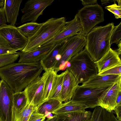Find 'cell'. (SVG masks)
<instances>
[{"mask_svg": "<svg viewBox=\"0 0 121 121\" xmlns=\"http://www.w3.org/2000/svg\"><path fill=\"white\" fill-rule=\"evenodd\" d=\"M43 70L40 61L14 62L0 68V78L15 93L22 91Z\"/></svg>", "mask_w": 121, "mask_h": 121, "instance_id": "6da1fadb", "label": "cell"}, {"mask_svg": "<svg viewBox=\"0 0 121 121\" xmlns=\"http://www.w3.org/2000/svg\"><path fill=\"white\" fill-rule=\"evenodd\" d=\"M114 23L93 28L86 36L85 48L95 62L101 58L110 48L111 36Z\"/></svg>", "mask_w": 121, "mask_h": 121, "instance_id": "7a4b0ae2", "label": "cell"}, {"mask_svg": "<svg viewBox=\"0 0 121 121\" xmlns=\"http://www.w3.org/2000/svg\"><path fill=\"white\" fill-rule=\"evenodd\" d=\"M66 23L64 17H52L42 23L35 34L28 39L26 45L21 52H29L42 47L63 30Z\"/></svg>", "mask_w": 121, "mask_h": 121, "instance_id": "3957f363", "label": "cell"}, {"mask_svg": "<svg viewBox=\"0 0 121 121\" xmlns=\"http://www.w3.org/2000/svg\"><path fill=\"white\" fill-rule=\"evenodd\" d=\"M69 62V65L66 69L73 75L78 84L85 82L98 73L95 62L85 48Z\"/></svg>", "mask_w": 121, "mask_h": 121, "instance_id": "277c9868", "label": "cell"}, {"mask_svg": "<svg viewBox=\"0 0 121 121\" xmlns=\"http://www.w3.org/2000/svg\"><path fill=\"white\" fill-rule=\"evenodd\" d=\"M86 43V36L82 34L74 36L66 41L60 53V58L53 68L54 70L57 73L65 70L70 60L83 50Z\"/></svg>", "mask_w": 121, "mask_h": 121, "instance_id": "5b68a950", "label": "cell"}, {"mask_svg": "<svg viewBox=\"0 0 121 121\" xmlns=\"http://www.w3.org/2000/svg\"><path fill=\"white\" fill-rule=\"evenodd\" d=\"M104 12L102 7L98 4L84 6L77 14L83 29L82 34L86 36L97 25L104 21Z\"/></svg>", "mask_w": 121, "mask_h": 121, "instance_id": "8992f818", "label": "cell"}, {"mask_svg": "<svg viewBox=\"0 0 121 121\" xmlns=\"http://www.w3.org/2000/svg\"><path fill=\"white\" fill-rule=\"evenodd\" d=\"M54 0H29L21 9L24 14L21 17L22 23L31 21L35 22L39 17L42 15L44 10L52 4Z\"/></svg>", "mask_w": 121, "mask_h": 121, "instance_id": "52a82bcc", "label": "cell"}, {"mask_svg": "<svg viewBox=\"0 0 121 121\" xmlns=\"http://www.w3.org/2000/svg\"><path fill=\"white\" fill-rule=\"evenodd\" d=\"M83 32L82 26L76 14L73 19L67 22L63 30L42 46L51 44L56 45L61 44L74 36L82 34Z\"/></svg>", "mask_w": 121, "mask_h": 121, "instance_id": "ba28073f", "label": "cell"}, {"mask_svg": "<svg viewBox=\"0 0 121 121\" xmlns=\"http://www.w3.org/2000/svg\"><path fill=\"white\" fill-rule=\"evenodd\" d=\"M0 82V119L11 121L14 92L4 81Z\"/></svg>", "mask_w": 121, "mask_h": 121, "instance_id": "9c48e42d", "label": "cell"}, {"mask_svg": "<svg viewBox=\"0 0 121 121\" xmlns=\"http://www.w3.org/2000/svg\"><path fill=\"white\" fill-rule=\"evenodd\" d=\"M0 35L9 43L11 47L16 51H22L28 40L15 26L7 25L0 28Z\"/></svg>", "mask_w": 121, "mask_h": 121, "instance_id": "30bf717a", "label": "cell"}, {"mask_svg": "<svg viewBox=\"0 0 121 121\" xmlns=\"http://www.w3.org/2000/svg\"><path fill=\"white\" fill-rule=\"evenodd\" d=\"M108 87L92 89L78 85L71 100L85 104L88 108H94L100 96Z\"/></svg>", "mask_w": 121, "mask_h": 121, "instance_id": "8fae6325", "label": "cell"}, {"mask_svg": "<svg viewBox=\"0 0 121 121\" xmlns=\"http://www.w3.org/2000/svg\"><path fill=\"white\" fill-rule=\"evenodd\" d=\"M121 78L103 92L98 99L96 106H99L110 112L114 110L117 106V97L121 91Z\"/></svg>", "mask_w": 121, "mask_h": 121, "instance_id": "7c38bea8", "label": "cell"}, {"mask_svg": "<svg viewBox=\"0 0 121 121\" xmlns=\"http://www.w3.org/2000/svg\"><path fill=\"white\" fill-rule=\"evenodd\" d=\"M24 91L28 104L37 107L45 101L44 81L41 76L35 79Z\"/></svg>", "mask_w": 121, "mask_h": 121, "instance_id": "4fadbf2b", "label": "cell"}, {"mask_svg": "<svg viewBox=\"0 0 121 121\" xmlns=\"http://www.w3.org/2000/svg\"><path fill=\"white\" fill-rule=\"evenodd\" d=\"M64 72L62 87L59 101L61 102L70 101L78 84L73 75L67 69Z\"/></svg>", "mask_w": 121, "mask_h": 121, "instance_id": "5bb4252c", "label": "cell"}, {"mask_svg": "<svg viewBox=\"0 0 121 121\" xmlns=\"http://www.w3.org/2000/svg\"><path fill=\"white\" fill-rule=\"evenodd\" d=\"M121 78V75H114L102 76L97 74L82 83L80 86L82 87L92 89L108 87Z\"/></svg>", "mask_w": 121, "mask_h": 121, "instance_id": "9a60e30c", "label": "cell"}, {"mask_svg": "<svg viewBox=\"0 0 121 121\" xmlns=\"http://www.w3.org/2000/svg\"><path fill=\"white\" fill-rule=\"evenodd\" d=\"M55 45L49 44L26 52H17L20 56L18 62L29 63L40 61L48 54Z\"/></svg>", "mask_w": 121, "mask_h": 121, "instance_id": "2e32d148", "label": "cell"}, {"mask_svg": "<svg viewBox=\"0 0 121 121\" xmlns=\"http://www.w3.org/2000/svg\"><path fill=\"white\" fill-rule=\"evenodd\" d=\"M95 63L98 73L121 65L119 56L116 51L111 48L101 58Z\"/></svg>", "mask_w": 121, "mask_h": 121, "instance_id": "e0dca14e", "label": "cell"}, {"mask_svg": "<svg viewBox=\"0 0 121 121\" xmlns=\"http://www.w3.org/2000/svg\"><path fill=\"white\" fill-rule=\"evenodd\" d=\"M22 0H5L4 12L7 22L15 26Z\"/></svg>", "mask_w": 121, "mask_h": 121, "instance_id": "ac0fdd59", "label": "cell"}, {"mask_svg": "<svg viewBox=\"0 0 121 121\" xmlns=\"http://www.w3.org/2000/svg\"><path fill=\"white\" fill-rule=\"evenodd\" d=\"M91 113V111L85 110L58 114L56 121H89Z\"/></svg>", "mask_w": 121, "mask_h": 121, "instance_id": "d6986e66", "label": "cell"}, {"mask_svg": "<svg viewBox=\"0 0 121 121\" xmlns=\"http://www.w3.org/2000/svg\"><path fill=\"white\" fill-rule=\"evenodd\" d=\"M88 107L85 104L72 100L62 103L60 107L52 113L57 115L69 112L83 111Z\"/></svg>", "mask_w": 121, "mask_h": 121, "instance_id": "ffe728a7", "label": "cell"}, {"mask_svg": "<svg viewBox=\"0 0 121 121\" xmlns=\"http://www.w3.org/2000/svg\"><path fill=\"white\" fill-rule=\"evenodd\" d=\"M64 43L55 45L45 57L40 61L44 71L53 68L56 61V56L60 54Z\"/></svg>", "mask_w": 121, "mask_h": 121, "instance_id": "44dd1931", "label": "cell"}, {"mask_svg": "<svg viewBox=\"0 0 121 121\" xmlns=\"http://www.w3.org/2000/svg\"><path fill=\"white\" fill-rule=\"evenodd\" d=\"M89 121H119L112 111L110 112L99 106L95 108Z\"/></svg>", "mask_w": 121, "mask_h": 121, "instance_id": "7402d4cb", "label": "cell"}, {"mask_svg": "<svg viewBox=\"0 0 121 121\" xmlns=\"http://www.w3.org/2000/svg\"><path fill=\"white\" fill-rule=\"evenodd\" d=\"M57 73L52 68L45 71L41 76L44 81L45 101L48 99Z\"/></svg>", "mask_w": 121, "mask_h": 121, "instance_id": "603a6c76", "label": "cell"}, {"mask_svg": "<svg viewBox=\"0 0 121 121\" xmlns=\"http://www.w3.org/2000/svg\"><path fill=\"white\" fill-rule=\"evenodd\" d=\"M36 108L31 104H27L24 108L19 111L12 108L11 121H28L31 115Z\"/></svg>", "mask_w": 121, "mask_h": 121, "instance_id": "cb8c5ba5", "label": "cell"}, {"mask_svg": "<svg viewBox=\"0 0 121 121\" xmlns=\"http://www.w3.org/2000/svg\"><path fill=\"white\" fill-rule=\"evenodd\" d=\"M62 103L57 100L49 99L37 107L36 110L39 113L44 115L48 112L52 113L60 107Z\"/></svg>", "mask_w": 121, "mask_h": 121, "instance_id": "d4e9b609", "label": "cell"}, {"mask_svg": "<svg viewBox=\"0 0 121 121\" xmlns=\"http://www.w3.org/2000/svg\"><path fill=\"white\" fill-rule=\"evenodd\" d=\"M42 23L31 22L24 24L17 28L21 34L29 39L35 34Z\"/></svg>", "mask_w": 121, "mask_h": 121, "instance_id": "484cf974", "label": "cell"}, {"mask_svg": "<svg viewBox=\"0 0 121 121\" xmlns=\"http://www.w3.org/2000/svg\"><path fill=\"white\" fill-rule=\"evenodd\" d=\"M27 104V98L24 91L14 93L12 108L19 111L24 108Z\"/></svg>", "mask_w": 121, "mask_h": 121, "instance_id": "4316f807", "label": "cell"}, {"mask_svg": "<svg viewBox=\"0 0 121 121\" xmlns=\"http://www.w3.org/2000/svg\"><path fill=\"white\" fill-rule=\"evenodd\" d=\"M64 74V72L59 74H57L56 75L48 99H54L59 101Z\"/></svg>", "mask_w": 121, "mask_h": 121, "instance_id": "83f0119b", "label": "cell"}, {"mask_svg": "<svg viewBox=\"0 0 121 121\" xmlns=\"http://www.w3.org/2000/svg\"><path fill=\"white\" fill-rule=\"evenodd\" d=\"M17 52L11 47L9 43L0 35V56Z\"/></svg>", "mask_w": 121, "mask_h": 121, "instance_id": "f1b7e54d", "label": "cell"}, {"mask_svg": "<svg viewBox=\"0 0 121 121\" xmlns=\"http://www.w3.org/2000/svg\"><path fill=\"white\" fill-rule=\"evenodd\" d=\"M19 56L17 53L0 56V68L14 63Z\"/></svg>", "mask_w": 121, "mask_h": 121, "instance_id": "f546056e", "label": "cell"}, {"mask_svg": "<svg viewBox=\"0 0 121 121\" xmlns=\"http://www.w3.org/2000/svg\"><path fill=\"white\" fill-rule=\"evenodd\" d=\"M113 4L107 6L105 8L112 13L114 15L115 17L117 19L121 18V1L117 0L118 3L117 5L114 2Z\"/></svg>", "mask_w": 121, "mask_h": 121, "instance_id": "4dcf8cb0", "label": "cell"}, {"mask_svg": "<svg viewBox=\"0 0 121 121\" xmlns=\"http://www.w3.org/2000/svg\"><path fill=\"white\" fill-rule=\"evenodd\" d=\"M121 38V22L115 26L111 36L110 45L115 43L118 44Z\"/></svg>", "mask_w": 121, "mask_h": 121, "instance_id": "1f68e13d", "label": "cell"}, {"mask_svg": "<svg viewBox=\"0 0 121 121\" xmlns=\"http://www.w3.org/2000/svg\"><path fill=\"white\" fill-rule=\"evenodd\" d=\"M98 74L102 76L114 75H121V65L98 73Z\"/></svg>", "mask_w": 121, "mask_h": 121, "instance_id": "d6a6232c", "label": "cell"}, {"mask_svg": "<svg viewBox=\"0 0 121 121\" xmlns=\"http://www.w3.org/2000/svg\"><path fill=\"white\" fill-rule=\"evenodd\" d=\"M45 116L38 113L36 109L32 113L28 121H44Z\"/></svg>", "mask_w": 121, "mask_h": 121, "instance_id": "836d02e7", "label": "cell"}, {"mask_svg": "<svg viewBox=\"0 0 121 121\" xmlns=\"http://www.w3.org/2000/svg\"><path fill=\"white\" fill-rule=\"evenodd\" d=\"M6 22L4 5L3 8H0V28L7 25Z\"/></svg>", "mask_w": 121, "mask_h": 121, "instance_id": "e575fe53", "label": "cell"}, {"mask_svg": "<svg viewBox=\"0 0 121 121\" xmlns=\"http://www.w3.org/2000/svg\"><path fill=\"white\" fill-rule=\"evenodd\" d=\"M114 110L117 115L116 118L119 121H121V105H117Z\"/></svg>", "mask_w": 121, "mask_h": 121, "instance_id": "d590c367", "label": "cell"}, {"mask_svg": "<svg viewBox=\"0 0 121 121\" xmlns=\"http://www.w3.org/2000/svg\"><path fill=\"white\" fill-rule=\"evenodd\" d=\"M80 1H81L82 4L84 6L92 5L97 4V0H81Z\"/></svg>", "mask_w": 121, "mask_h": 121, "instance_id": "8d00e7d4", "label": "cell"}, {"mask_svg": "<svg viewBox=\"0 0 121 121\" xmlns=\"http://www.w3.org/2000/svg\"><path fill=\"white\" fill-rule=\"evenodd\" d=\"M117 105H121V91L119 92L116 100Z\"/></svg>", "mask_w": 121, "mask_h": 121, "instance_id": "74e56055", "label": "cell"}, {"mask_svg": "<svg viewBox=\"0 0 121 121\" xmlns=\"http://www.w3.org/2000/svg\"><path fill=\"white\" fill-rule=\"evenodd\" d=\"M57 118V115H55L51 117L48 118L46 121H56Z\"/></svg>", "mask_w": 121, "mask_h": 121, "instance_id": "f35d334b", "label": "cell"}, {"mask_svg": "<svg viewBox=\"0 0 121 121\" xmlns=\"http://www.w3.org/2000/svg\"><path fill=\"white\" fill-rule=\"evenodd\" d=\"M118 48L117 49L116 52L118 55H121V40H120L118 44Z\"/></svg>", "mask_w": 121, "mask_h": 121, "instance_id": "ab89813d", "label": "cell"}, {"mask_svg": "<svg viewBox=\"0 0 121 121\" xmlns=\"http://www.w3.org/2000/svg\"><path fill=\"white\" fill-rule=\"evenodd\" d=\"M102 4L103 5H106L108 3H110L111 2H112L114 0H101Z\"/></svg>", "mask_w": 121, "mask_h": 121, "instance_id": "60d3db41", "label": "cell"}, {"mask_svg": "<svg viewBox=\"0 0 121 121\" xmlns=\"http://www.w3.org/2000/svg\"><path fill=\"white\" fill-rule=\"evenodd\" d=\"M5 0H0V8H3Z\"/></svg>", "mask_w": 121, "mask_h": 121, "instance_id": "b9f144b4", "label": "cell"}, {"mask_svg": "<svg viewBox=\"0 0 121 121\" xmlns=\"http://www.w3.org/2000/svg\"><path fill=\"white\" fill-rule=\"evenodd\" d=\"M0 85H1V83H0Z\"/></svg>", "mask_w": 121, "mask_h": 121, "instance_id": "7bdbcfd3", "label": "cell"}, {"mask_svg": "<svg viewBox=\"0 0 121 121\" xmlns=\"http://www.w3.org/2000/svg\"><path fill=\"white\" fill-rule=\"evenodd\" d=\"M0 121H3L0 119Z\"/></svg>", "mask_w": 121, "mask_h": 121, "instance_id": "ee69618b", "label": "cell"}]
</instances>
